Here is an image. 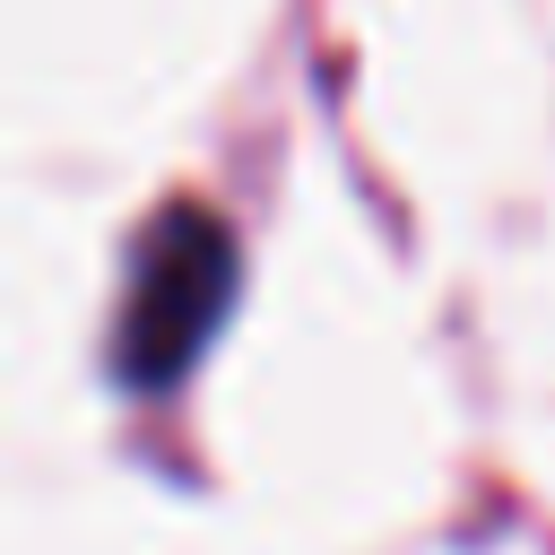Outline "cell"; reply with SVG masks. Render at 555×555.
Wrapping results in <instances>:
<instances>
[{
    "instance_id": "6da1fadb",
    "label": "cell",
    "mask_w": 555,
    "mask_h": 555,
    "mask_svg": "<svg viewBox=\"0 0 555 555\" xmlns=\"http://www.w3.org/2000/svg\"><path fill=\"white\" fill-rule=\"evenodd\" d=\"M234 295H243L234 225L208 199H165L130 243V278L113 304V373L130 390H173L225 330Z\"/></svg>"
}]
</instances>
